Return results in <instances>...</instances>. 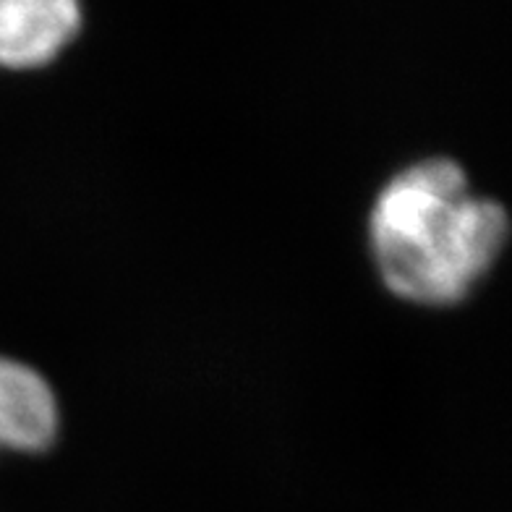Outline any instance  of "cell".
<instances>
[{
	"label": "cell",
	"mask_w": 512,
	"mask_h": 512,
	"mask_svg": "<svg viewBox=\"0 0 512 512\" xmlns=\"http://www.w3.org/2000/svg\"><path fill=\"white\" fill-rule=\"evenodd\" d=\"M507 209L473 194L463 165L426 157L384 183L369 215L371 254L382 283L403 301H463L505 251Z\"/></svg>",
	"instance_id": "obj_1"
},
{
	"label": "cell",
	"mask_w": 512,
	"mask_h": 512,
	"mask_svg": "<svg viewBox=\"0 0 512 512\" xmlns=\"http://www.w3.org/2000/svg\"><path fill=\"white\" fill-rule=\"evenodd\" d=\"M81 29L74 0H0V66L50 63Z\"/></svg>",
	"instance_id": "obj_2"
},
{
	"label": "cell",
	"mask_w": 512,
	"mask_h": 512,
	"mask_svg": "<svg viewBox=\"0 0 512 512\" xmlns=\"http://www.w3.org/2000/svg\"><path fill=\"white\" fill-rule=\"evenodd\" d=\"M61 411L48 379L32 366L0 356V447L48 450L58 437Z\"/></svg>",
	"instance_id": "obj_3"
}]
</instances>
